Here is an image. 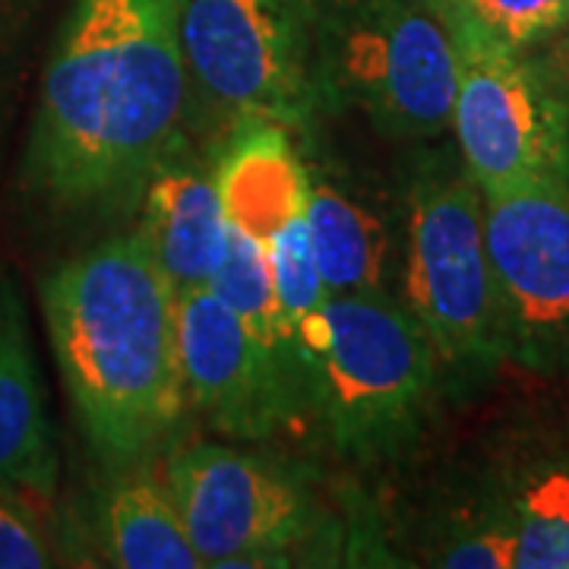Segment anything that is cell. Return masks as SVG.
<instances>
[{
  "instance_id": "cell-1",
  "label": "cell",
  "mask_w": 569,
  "mask_h": 569,
  "mask_svg": "<svg viewBox=\"0 0 569 569\" xmlns=\"http://www.w3.org/2000/svg\"><path fill=\"white\" fill-rule=\"evenodd\" d=\"M187 121L181 0H77L44 67L29 187L61 212H133Z\"/></svg>"
},
{
  "instance_id": "cell-2",
  "label": "cell",
  "mask_w": 569,
  "mask_h": 569,
  "mask_svg": "<svg viewBox=\"0 0 569 569\" xmlns=\"http://www.w3.org/2000/svg\"><path fill=\"white\" fill-rule=\"evenodd\" d=\"M63 387L108 471L149 462L187 411L178 288L142 231H123L41 282Z\"/></svg>"
},
{
  "instance_id": "cell-3",
  "label": "cell",
  "mask_w": 569,
  "mask_h": 569,
  "mask_svg": "<svg viewBox=\"0 0 569 569\" xmlns=\"http://www.w3.org/2000/svg\"><path fill=\"white\" fill-rule=\"evenodd\" d=\"M402 305L425 329L443 380L468 389L507 361L485 238V193L462 159L427 152L402 200Z\"/></svg>"
},
{
  "instance_id": "cell-4",
  "label": "cell",
  "mask_w": 569,
  "mask_h": 569,
  "mask_svg": "<svg viewBox=\"0 0 569 569\" xmlns=\"http://www.w3.org/2000/svg\"><path fill=\"white\" fill-rule=\"evenodd\" d=\"M313 58L323 111L396 142L449 133L456 41L440 0H313Z\"/></svg>"
},
{
  "instance_id": "cell-5",
  "label": "cell",
  "mask_w": 569,
  "mask_h": 569,
  "mask_svg": "<svg viewBox=\"0 0 569 569\" xmlns=\"http://www.w3.org/2000/svg\"><path fill=\"white\" fill-rule=\"evenodd\" d=\"M443 387L425 329L392 291L332 295L313 351V421L339 456L380 462L425 430Z\"/></svg>"
},
{
  "instance_id": "cell-6",
  "label": "cell",
  "mask_w": 569,
  "mask_h": 569,
  "mask_svg": "<svg viewBox=\"0 0 569 569\" xmlns=\"http://www.w3.org/2000/svg\"><path fill=\"white\" fill-rule=\"evenodd\" d=\"M181 48L190 111L224 137L244 121L310 130L323 111L313 0H181Z\"/></svg>"
},
{
  "instance_id": "cell-7",
  "label": "cell",
  "mask_w": 569,
  "mask_h": 569,
  "mask_svg": "<svg viewBox=\"0 0 569 569\" xmlns=\"http://www.w3.org/2000/svg\"><path fill=\"white\" fill-rule=\"evenodd\" d=\"M443 13L456 41L449 133L481 193L567 178V99L560 86L535 54L493 41L447 3Z\"/></svg>"
},
{
  "instance_id": "cell-8",
  "label": "cell",
  "mask_w": 569,
  "mask_h": 569,
  "mask_svg": "<svg viewBox=\"0 0 569 569\" xmlns=\"http://www.w3.org/2000/svg\"><path fill=\"white\" fill-rule=\"evenodd\" d=\"M206 567H279L323 535V509L291 468L228 443H187L162 471Z\"/></svg>"
},
{
  "instance_id": "cell-9",
  "label": "cell",
  "mask_w": 569,
  "mask_h": 569,
  "mask_svg": "<svg viewBox=\"0 0 569 569\" xmlns=\"http://www.w3.org/2000/svg\"><path fill=\"white\" fill-rule=\"evenodd\" d=\"M493 282L507 361L541 377H569V183H516L485 193Z\"/></svg>"
},
{
  "instance_id": "cell-10",
  "label": "cell",
  "mask_w": 569,
  "mask_h": 569,
  "mask_svg": "<svg viewBox=\"0 0 569 569\" xmlns=\"http://www.w3.org/2000/svg\"><path fill=\"white\" fill-rule=\"evenodd\" d=\"M178 323L187 406L212 430L260 443L305 425L276 365L212 288L178 295Z\"/></svg>"
},
{
  "instance_id": "cell-11",
  "label": "cell",
  "mask_w": 569,
  "mask_h": 569,
  "mask_svg": "<svg viewBox=\"0 0 569 569\" xmlns=\"http://www.w3.org/2000/svg\"><path fill=\"white\" fill-rule=\"evenodd\" d=\"M478 490L503 519L516 569H569V430H516Z\"/></svg>"
},
{
  "instance_id": "cell-12",
  "label": "cell",
  "mask_w": 569,
  "mask_h": 569,
  "mask_svg": "<svg viewBox=\"0 0 569 569\" xmlns=\"http://www.w3.org/2000/svg\"><path fill=\"white\" fill-rule=\"evenodd\" d=\"M137 209L142 238L178 295L209 288L228 244L216 152L203 156L183 133L149 174Z\"/></svg>"
},
{
  "instance_id": "cell-13",
  "label": "cell",
  "mask_w": 569,
  "mask_h": 569,
  "mask_svg": "<svg viewBox=\"0 0 569 569\" xmlns=\"http://www.w3.org/2000/svg\"><path fill=\"white\" fill-rule=\"evenodd\" d=\"M282 123H238L216 149V181L228 228L266 250L307 219L305 152Z\"/></svg>"
},
{
  "instance_id": "cell-14",
  "label": "cell",
  "mask_w": 569,
  "mask_h": 569,
  "mask_svg": "<svg viewBox=\"0 0 569 569\" xmlns=\"http://www.w3.org/2000/svg\"><path fill=\"white\" fill-rule=\"evenodd\" d=\"M0 488L48 500L58 488V449L20 295L0 282Z\"/></svg>"
},
{
  "instance_id": "cell-15",
  "label": "cell",
  "mask_w": 569,
  "mask_h": 569,
  "mask_svg": "<svg viewBox=\"0 0 569 569\" xmlns=\"http://www.w3.org/2000/svg\"><path fill=\"white\" fill-rule=\"evenodd\" d=\"M307 222L326 295L389 291V228L361 193L305 152Z\"/></svg>"
},
{
  "instance_id": "cell-16",
  "label": "cell",
  "mask_w": 569,
  "mask_h": 569,
  "mask_svg": "<svg viewBox=\"0 0 569 569\" xmlns=\"http://www.w3.org/2000/svg\"><path fill=\"white\" fill-rule=\"evenodd\" d=\"M118 475L99 503V538L108 563L121 569H206L164 478L152 475L146 462Z\"/></svg>"
},
{
  "instance_id": "cell-17",
  "label": "cell",
  "mask_w": 569,
  "mask_h": 569,
  "mask_svg": "<svg viewBox=\"0 0 569 569\" xmlns=\"http://www.w3.org/2000/svg\"><path fill=\"white\" fill-rule=\"evenodd\" d=\"M209 288L241 317L253 342L263 348L266 358L276 365L282 383L301 411V421L305 425L313 421V370H310L295 326L279 305L263 250L241 231L228 228L224 257Z\"/></svg>"
},
{
  "instance_id": "cell-18",
  "label": "cell",
  "mask_w": 569,
  "mask_h": 569,
  "mask_svg": "<svg viewBox=\"0 0 569 569\" xmlns=\"http://www.w3.org/2000/svg\"><path fill=\"white\" fill-rule=\"evenodd\" d=\"M430 563L447 569H516L512 538L481 490L440 516L430 535Z\"/></svg>"
},
{
  "instance_id": "cell-19",
  "label": "cell",
  "mask_w": 569,
  "mask_h": 569,
  "mask_svg": "<svg viewBox=\"0 0 569 569\" xmlns=\"http://www.w3.org/2000/svg\"><path fill=\"white\" fill-rule=\"evenodd\" d=\"M490 39L535 54L569 26V0H443Z\"/></svg>"
},
{
  "instance_id": "cell-20",
  "label": "cell",
  "mask_w": 569,
  "mask_h": 569,
  "mask_svg": "<svg viewBox=\"0 0 569 569\" xmlns=\"http://www.w3.org/2000/svg\"><path fill=\"white\" fill-rule=\"evenodd\" d=\"M13 490L0 488V569H44L58 563L39 516Z\"/></svg>"
},
{
  "instance_id": "cell-21",
  "label": "cell",
  "mask_w": 569,
  "mask_h": 569,
  "mask_svg": "<svg viewBox=\"0 0 569 569\" xmlns=\"http://www.w3.org/2000/svg\"><path fill=\"white\" fill-rule=\"evenodd\" d=\"M535 58L541 61V67L548 70L553 80L569 86V26L557 39H550L545 48H538Z\"/></svg>"
},
{
  "instance_id": "cell-22",
  "label": "cell",
  "mask_w": 569,
  "mask_h": 569,
  "mask_svg": "<svg viewBox=\"0 0 569 569\" xmlns=\"http://www.w3.org/2000/svg\"><path fill=\"white\" fill-rule=\"evenodd\" d=\"M550 80H553V77H550ZM557 86H560V92H563V99H567V183H569V86H563V82H557Z\"/></svg>"
}]
</instances>
